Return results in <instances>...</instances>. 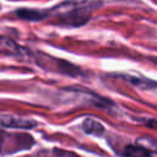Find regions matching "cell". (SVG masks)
<instances>
[{"instance_id": "1", "label": "cell", "mask_w": 157, "mask_h": 157, "mask_svg": "<svg viewBox=\"0 0 157 157\" xmlns=\"http://www.w3.org/2000/svg\"><path fill=\"white\" fill-rule=\"evenodd\" d=\"M1 125L7 126V128H17V129H31L36 126V121L28 120V119H22L17 117H4L0 120Z\"/></svg>"}, {"instance_id": "2", "label": "cell", "mask_w": 157, "mask_h": 157, "mask_svg": "<svg viewBox=\"0 0 157 157\" xmlns=\"http://www.w3.org/2000/svg\"><path fill=\"white\" fill-rule=\"evenodd\" d=\"M82 129L87 134H91V135H102L104 132V126L99 121H97L92 118L85 119V121L82 124Z\"/></svg>"}, {"instance_id": "3", "label": "cell", "mask_w": 157, "mask_h": 157, "mask_svg": "<svg viewBox=\"0 0 157 157\" xmlns=\"http://www.w3.org/2000/svg\"><path fill=\"white\" fill-rule=\"evenodd\" d=\"M124 157H151V152L141 146H134V145H129L124 148L123 152Z\"/></svg>"}, {"instance_id": "4", "label": "cell", "mask_w": 157, "mask_h": 157, "mask_svg": "<svg viewBox=\"0 0 157 157\" xmlns=\"http://www.w3.org/2000/svg\"><path fill=\"white\" fill-rule=\"evenodd\" d=\"M18 15L23 18H27V20H34V21H38L40 18H43L45 15L42 13V12H38V11H29V10H22V11H18Z\"/></svg>"}, {"instance_id": "5", "label": "cell", "mask_w": 157, "mask_h": 157, "mask_svg": "<svg viewBox=\"0 0 157 157\" xmlns=\"http://www.w3.org/2000/svg\"><path fill=\"white\" fill-rule=\"evenodd\" d=\"M146 125L150 126V128H155V129H157V120H153V119H151V120H146Z\"/></svg>"}, {"instance_id": "6", "label": "cell", "mask_w": 157, "mask_h": 157, "mask_svg": "<svg viewBox=\"0 0 157 157\" xmlns=\"http://www.w3.org/2000/svg\"><path fill=\"white\" fill-rule=\"evenodd\" d=\"M1 145H2V137H1V135H0V150H1Z\"/></svg>"}]
</instances>
